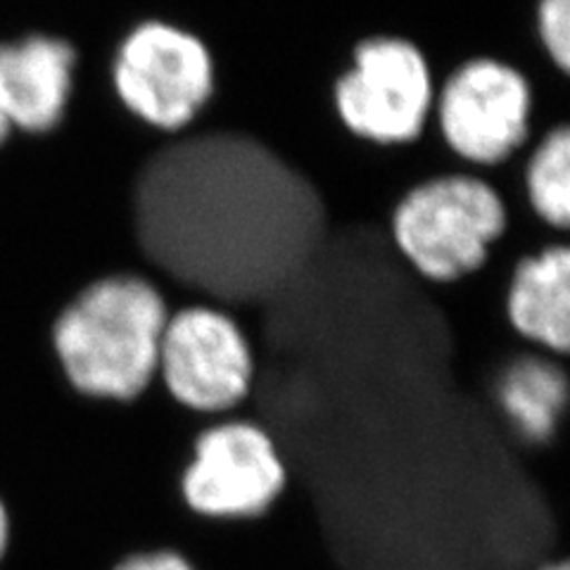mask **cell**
Masks as SVG:
<instances>
[{
    "instance_id": "6da1fadb",
    "label": "cell",
    "mask_w": 570,
    "mask_h": 570,
    "mask_svg": "<svg viewBox=\"0 0 570 570\" xmlns=\"http://www.w3.org/2000/svg\"><path fill=\"white\" fill-rule=\"evenodd\" d=\"M134 222L157 269L226 305L269 299L331 228L309 178L240 134L193 136L153 155Z\"/></svg>"
},
{
    "instance_id": "7a4b0ae2",
    "label": "cell",
    "mask_w": 570,
    "mask_h": 570,
    "mask_svg": "<svg viewBox=\"0 0 570 570\" xmlns=\"http://www.w3.org/2000/svg\"><path fill=\"white\" fill-rule=\"evenodd\" d=\"M169 302L140 274H110L69 302L52 324V352L83 397L131 402L157 379Z\"/></svg>"
},
{
    "instance_id": "3957f363",
    "label": "cell",
    "mask_w": 570,
    "mask_h": 570,
    "mask_svg": "<svg viewBox=\"0 0 570 570\" xmlns=\"http://www.w3.org/2000/svg\"><path fill=\"white\" fill-rule=\"evenodd\" d=\"M504 228L507 209L490 184L442 176L416 186L397 205L390 243L416 276L448 285L483 269Z\"/></svg>"
},
{
    "instance_id": "277c9868",
    "label": "cell",
    "mask_w": 570,
    "mask_h": 570,
    "mask_svg": "<svg viewBox=\"0 0 570 570\" xmlns=\"http://www.w3.org/2000/svg\"><path fill=\"white\" fill-rule=\"evenodd\" d=\"M255 360L238 318L217 305H188L169 314L159 343L157 379L193 414L228 416L247 402Z\"/></svg>"
},
{
    "instance_id": "5b68a950",
    "label": "cell",
    "mask_w": 570,
    "mask_h": 570,
    "mask_svg": "<svg viewBox=\"0 0 570 570\" xmlns=\"http://www.w3.org/2000/svg\"><path fill=\"white\" fill-rule=\"evenodd\" d=\"M285 488V463L274 438L243 412L228 414L195 438L181 475L186 507L212 521H253Z\"/></svg>"
},
{
    "instance_id": "8992f818",
    "label": "cell",
    "mask_w": 570,
    "mask_h": 570,
    "mask_svg": "<svg viewBox=\"0 0 570 570\" xmlns=\"http://www.w3.org/2000/svg\"><path fill=\"white\" fill-rule=\"evenodd\" d=\"M121 102L157 129H184L214 88V65L205 43L165 22L138 24L115 62Z\"/></svg>"
},
{
    "instance_id": "52a82bcc",
    "label": "cell",
    "mask_w": 570,
    "mask_h": 570,
    "mask_svg": "<svg viewBox=\"0 0 570 570\" xmlns=\"http://www.w3.org/2000/svg\"><path fill=\"white\" fill-rule=\"evenodd\" d=\"M431 102V69L421 50L402 39L356 46L354 67L335 86V105L347 129L376 142L419 138Z\"/></svg>"
},
{
    "instance_id": "ba28073f",
    "label": "cell",
    "mask_w": 570,
    "mask_h": 570,
    "mask_svg": "<svg viewBox=\"0 0 570 570\" xmlns=\"http://www.w3.org/2000/svg\"><path fill=\"white\" fill-rule=\"evenodd\" d=\"M528 81L497 60L466 62L442 88V134L469 163L494 165L507 159L528 136Z\"/></svg>"
},
{
    "instance_id": "9c48e42d",
    "label": "cell",
    "mask_w": 570,
    "mask_h": 570,
    "mask_svg": "<svg viewBox=\"0 0 570 570\" xmlns=\"http://www.w3.org/2000/svg\"><path fill=\"white\" fill-rule=\"evenodd\" d=\"M492 397L509 431L528 448L566 442L570 381L566 356L523 345L499 364Z\"/></svg>"
},
{
    "instance_id": "30bf717a",
    "label": "cell",
    "mask_w": 570,
    "mask_h": 570,
    "mask_svg": "<svg viewBox=\"0 0 570 570\" xmlns=\"http://www.w3.org/2000/svg\"><path fill=\"white\" fill-rule=\"evenodd\" d=\"M77 52L52 36L0 46V115L8 127L43 134L62 119Z\"/></svg>"
},
{
    "instance_id": "8fae6325",
    "label": "cell",
    "mask_w": 570,
    "mask_h": 570,
    "mask_svg": "<svg viewBox=\"0 0 570 570\" xmlns=\"http://www.w3.org/2000/svg\"><path fill=\"white\" fill-rule=\"evenodd\" d=\"M504 318L513 335L530 347L557 356L570 350V253L549 245L513 266L504 293Z\"/></svg>"
},
{
    "instance_id": "7c38bea8",
    "label": "cell",
    "mask_w": 570,
    "mask_h": 570,
    "mask_svg": "<svg viewBox=\"0 0 570 570\" xmlns=\"http://www.w3.org/2000/svg\"><path fill=\"white\" fill-rule=\"evenodd\" d=\"M528 195L534 212L557 226L570 224V134L566 127L551 131L528 165Z\"/></svg>"
},
{
    "instance_id": "4fadbf2b",
    "label": "cell",
    "mask_w": 570,
    "mask_h": 570,
    "mask_svg": "<svg viewBox=\"0 0 570 570\" xmlns=\"http://www.w3.org/2000/svg\"><path fill=\"white\" fill-rule=\"evenodd\" d=\"M538 17L547 52L566 71L570 67V0H542Z\"/></svg>"
},
{
    "instance_id": "5bb4252c",
    "label": "cell",
    "mask_w": 570,
    "mask_h": 570,
    "mask_svg": "<svg viewBox=\"0 0 570 570\" xmlns=\"http://www.w3.org/2000/svg\"><path fill=\"white\" fill-rule=\"evenodd\" d=\"M112 570H195L186 557L171 549H157V551H140L121 559Z\"/></svg>"
},
{
    "instance_id": "9a60e30c",
    "label": "cell",
    "mask_w": 570,
    "mask_h": 570,
    "mask_svg": "<svg viewBox=\"0 0 570 570\" xmlns=\"http://www.w3.org/2000/svg\"><path fill=\"white\" fill-rule=\"evenodd\" d=\"M8 542H10V519H8V511H6L3 502H0V559H3V554H6Z\"/></svg>"
},
{
    "instance_id": "2e32d148",
    "label": "cell",
    "mask_w": 570,
    "mask_h": 570,
    "mask_svg": "<svg viewBox=\"0 0 570 570\" xmlns=\"http://www.w3.org/2000/svg\"><path fill=\"white\" fill-rule=\"evenodd\" d=\"M534 570H570V563H568V559H563V561H551V563H544V566L534 568Z\"/></svg>"
},
{
    "instance_id": "e0dca14e",
    "label": "cell",
    "mask_w": 570,
    "mask_h": 570,
    "mask_svg": "<svg viewBox=\"0 0 570 570\" xmlns=\"http://www.w3.org/2000/svg\"><path fill=\"white\" fill-rule=\"evenodd\" d=\"M8 131H10V127H8V121L3 119V115H0V142H3V140H6Z\"/></svg>"
}]
</instances>
